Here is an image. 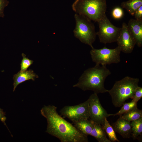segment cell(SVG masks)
Segmentation results:
<instances>
[{"instance_id":"13","label":"cell","mask_w":142,"mask_h":142,"mask_svg":"<svg viewBox=\"0 0 142 142\" xmlns=\"http://www.w3.org/2000/svg\"><path fill=\"white\" fill-rule=\"evenodd\" d=\"M38 77V75L32 70L20 71L13 75V91H15L17 86L20 84L27 80H32L34 81L35 78Z\"/></svg>"},{"instance_id":"10","label":"cell","mask_w":142,"mask_h":142,"mask_svg":"<svg viewBox=\"0 0 142 142\" xmlns=\"http://www.w3.org/2000/svg\"><path fill=\"white\" fill-rule=\"evenodd\" d=\"M119 36L117 40L118 47L121 51L130 53L133 51L136 44L135 41L125 23H123Z\"/></svg>"},{"instance_id":"18","label":"cell","mask_w":142,"mask_h":142,"mask_svg":"<svg viewBox=\"0 0 142 142\" xmlns=\"http://www.w3.org/2000/svg\"><path fill=\"white\" fill-rule=\"evenodd\" d=\"M120 117L131 122L142 118V110L137 107Z\"/></svg>"},{"instance_id":"20","label":"cell","mask_w":142,"mask_h":142,"mask_svg":"<svg viewBox=\"0 0 142 142\" xmlns=\"http://www.w3.org/2000/svg\"><path fill=\"white\" fill-rule=\"evenodd\" d=\"M134 101L124 103L120 109L117 113L112 114V116L119 115L121 116L123 114L126 113L137 107V104Z\"/></svg>"},{"instance_id":"2","label":"cell","mask_w":142,"mask_h":142,"mask_svg":"<svg viewBox=\"0 0 142 142\" xmlns=\"http://www.w3.org/2000/svg\"><path fill=\"white\" fill-rule=\"evenodd\" d=\"M111 74L106 66L95 65L84 72L79 79L78 82L73 85L84 91L92 90L98 94L108 92L105 87L106 78Z\"/></svg>"},{"instance_id":"4","label":"cell","mask_w":142,"mask_h":142,"mask_svg":"<svg viewBox=\"0 0 142 142\" xmlns=\"http://www.w3.org/2000/svg\"><path fill=\"white\" fill-rule=\"evenodd\" d=\"M76 13L98 22L106 14V0H75L72 6Z\"/></svg>"},{"instance_id":"21","label":"cell","mask_w":142,"mask_h":142,"mask_svg":"<svg viewBox=\"0 0 142 142\" xmlns=\"http://www.w3.org/2000/svg\"><path fill=\"white\" fill-rule=\"evenodd\" d=\"M23 57L21 63V71H24L30 66L33 63V61L26 57V55L23 53L22 54Z\"/></svg>"},{"instance_id":"22","label":"cell","mask_w":142,"mask_h":142,"mask_svg":"<svg viewBox=\"0 0 142 142\" xmlns=\"http://www.w3.org/2000/svg\"><path fill=\"white\" fill-rule=\"evenodd\" d=\"M112 15L113 17L115 19H120L123 16V10L120 7H116L113 9L112 12Z\"/></svg>"},{"instance_id":"7","label":"cell","mask_w":142,"mask_h":142,"mask_svg":"<svg viewBox=\"0 0 142 142\" xmlns=\"http://www.w3.org/2000/svg\"><path fill=\"white\" fill-rule=\"evenodd\" d=\"M99 29L97 32L100 42L105 44L116 42L121 28L113 25L105 14L98 22Z\"/></svg>"},{"instance_id":"8","label":"cell","mask_w":142,"mask_h":142,"mask_svg":"<svg viewBox=\"0 0 142 142\" xmlns=\"http://www.w3.org/2000/svg\"><path fill=\"white\" fill-rule=\"evenodd\" d=\"M97 94L94 93L88 98L89 118L90 120L103 126L105 119L111 115L102 106Z\"/></svg>"},{"instance_id":"11","label":"cell","mask_w":142,"mask_h":142,"mask_svg":"<svg viewBox=\"0 0 142 142\" xmlns=\"http://www.w3.org/2000/svg\"><path fill=\"white\" fill-rule=\"evenodd\" d=\"M128 28L139 47L142 46V20L131 19L127 24Z\"/></svg>"},{"instance_id":"24","label":"cell","mask_w":142,"mask_h":142,"mask_svg":"<svg viewBox=\"0 0 142 142\" xmlns=\"http://www.w3.org/2000/svg\"><path fill=\"white\" fill-rule=\"evenodd\" d=\"M9 3L8 0H0V17H4V8L8 5Z\"/></svg>"},{"instance_id":"15","label":"cell","mask_w":142,"mask_h":142,"mask_svg":"<svg viewBox=\"0 0 142 142\" xmlns=\"http://www.w3.org/2000/svg\"><path fill=\"white\" fill-rule=\"evenodd\" d=\"M92 122L93 127L90 135L95 138L99 142H111L107 138L106 134L103 126Z\"/></svg>"},{"instance_id":"12","label":"cell","mask_w":142,"mask_h":142,"mask_svg":"<svg viewBox=\"0 0 142 142\" xmlns=\"http://www.w3.org/2000/svg\"><path fill=\"white\" fill-rule=\"evenodd\" d=\"M113 127L115 132L120 134L124 138L131 137V122L121 117L113 123Z\"/></svg>"},{"instance_id":"5","label":"cell","mask_w":142,"mask_h":142,"mask_svg":"<svg viewBox=\"0 0 142 142\" xmlns=\"http://www.w3.org/2000/svg\"><path fill=\"white\" fill-rule=\"evenodd\" d=\"M74 17L76 23L73 31L74 36L83 43L93 47L92 44L97 35L94 24L82 15L75 13Z\"/></svg>"},{"instance_id":"16","label":"cell","mask_w":142,"mask_h":142,"mask_svg":"<svg viewBox=\"0 0 142 142\" xmlns=\"http://www.w3.org/2000/svg\"><path fill=\"white\" fill-rule=\"evenodd\" d=\"M142 6V0H129L121 3V6L122 8L125 9L133 16L136 10Z\"/></svg>"},{"instance_id":"23","label":"cell","mask_w":142,"mask_h":142,"mask_svg":"<svg viewBox=\"0 0 142 142\" xmlns=\"http://www.w3.org/2000/svg\"><path fill=\"white\" fill-rule=\"evenodd\" d=\"M142 97V88L139 86L135 92L132 101L137 103Z\"/></svg>"},{"instance_id":"3","label":"cell","mask_w":142,"mask_h":142,"mask_svg":"<svg viewBox=\"0 0 142 142\" xmlns=\"http://www.w3.org/2000/svg\"><path fill=\"white\" fill-rule=\"evenodd\" d=\"M139 79L126 76L116 81L108 92L110 95L113 104L116 107H120L126 100L132 99L135 92L139 87Z\"/></svg>"},{"instance_id":"25","label":"cell","mask_w":142,"mask_h":142,"mask_svg":"<svg viewBox=\"0 0 142 142\" xmlns=\"http://www.w3.org/2000/svg\"><path fill=\"white\" fill-rule=\"evenodd\" d=\"M135 19L142 20V6L139 7L135 11L134 16Z\"/></svg>"},{"instance_id":"14","label":"cell","mask_w":142,"mask_h":142,"mask_svg":"<svg viewBox=\"0 0 142 142\" xmlns=\"http://www.w3.org/2000/svg\"><path fill=\"white\" fill-rule=\"evenodd\" d=\"M73 123L74 126L82 133L87 136L90 135L93 127L92 120L82 118Z\"/></svg>"},{"instance_id":"26","label":"cell","mask_w":142,"mask_h":142,"mask_svg":"<svg viewBox=\"0 0 142 142\" xmlns=\"http://www.w3.org/2000/svg\"><path fill=\"white\" fill-rule=\"evenodd\" d=\"M6 119L5 112L3 109L0 108V120L7 127L5 122Z\"/></svg>"},{"instance_id":"1","label":"cell","mask_w":142,"mask_h":142,"mask_svg":"<svg viewBox=\"0 0 142 142\" xmlns=\"http://www.w3.org/2000/svg\"><path fill=\"white\" fill-rule=\"evenodd\" d=\"M54 105H44L40 110L47 120L46 132L59 139L61 142H88L87 136L64 119L57 111Z\"/></svg>"},{"instance_id":"19","label":"cell","mask_w":142,"mask_h":142,"mask_svg":"<svg viewBox=\"0 0 142 142\" xmlns=\"http://www.w3.org/2000/svg\"><path fill=\"white\" fill-rule=\"evenodd\" d=\"M103 126L109 139L111 142H120L116 137L115 132L107 120V118L105 119L104 123Z\"/></svg>"},{"instance_id":"6","label":"cell","mask_w":142,"mask_h":142,"mask_svg":"<svg viewBox=\"0 0 142 142\" xmlns=\"http://www.w3.org/2000/svg\"><path fill=\"white\" fill-rule=\"evenodd\" d=\"M121 51L117 46L110 49L105 46L100 49L92 48L90 54L92 61L95 65L106 66L112 63H118L120 62V55Z\"/></svg>"},{"instance_id":"9","label":"cell","mask_w":142,"mask_h":142,"mask_svg":"<svg viewBox=\"0 0 142 142\" xmlns=\"http://www.w3.org/2000/svg\"><path fill=\"white\" fill-rule=\"evenodd\" d=\"M89 100L78 105L65 106L59 111L60 115L72 122L82 118H89Z\"/></svg>"},{"instance_id":"17","label":"cell","mask_w":142,"mask_h":142,"mask_svg":"<svg viewBox=\"0 0 142 142\" xmlns=\"http://www.w3.org/2000/svg\"><path fill=\"white\" fill-rule=\"evenodd\" d=\"M131 137L135 139L141 136L142 133V118L132 121L131 122Z\"/></svg>"}]
</instances>
